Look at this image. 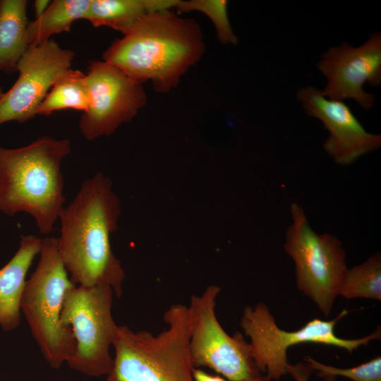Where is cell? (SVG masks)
<instances>
[{"instance_id":"cell-1","label":"cell","mask_w":381,"mask_h":381,"mask_svg":"<svg viewBox=\"0 0 381 381\" xmlns=\"http://www.w3.org/2000/svg\"><path fill=\"white\" fill-rule=\"evenodd\" d=\"M121 212L112 181L101 172L84 181L61 211L58 250L74 284L109 286L116 296H121L125 272L110 243Z\"/></svg>"},{"instance_id":"cell-2","label":"cell","mask_w":381,"mask_h":381,"mask_svg":"<svg viewBox=\"0 0 381 381\" xmlns=\"http://www.w3.org/2000/svg\"><path fill=\"white\" fill-rule=\"evenodd\" d=\"M205 50L202 31L194 19L162 10L143 16L110 44L103 59L135 81H150L157 92L167 93Z\"/></svg>"},{"instance_id":"cell-3","label":"cell","mask_w":381,"mask_h":381,"mask_svg":"<svg viewBox=\"0 0 381 381\" xmlns=\"http://www.w3.org/2000/svg\"><path fill=\"white\" fill-rule=\"evenodd\" d=\"M71 151L68 139L49 136L20 148L0 146V211L28 213L41 234H50L64 208L61 164Z\"/></svg>"},{"instance_id":"cell-4","label":"cell","mask_w":381,"mask_h":381,"mask_svg":"<svg viewBox=\"0 0 381 381\" xmlns=\"http://www.w3.org/2000/svg\"><path fill=\"white\" fill-rule=\"evenodd\" d=\"M163 319L167 328L156 336L118 326L113 365L106 381H195L188 306L172 304Z\"/></svg>"},{"instance_id":"cell-5","label":"cell","mask_w":381,"mask_h":381,"mask_svg":"<svg viewBox=\"0 0 381 381\" xmlns=\"http://www.w3.org/2000/svg\"><path fill=\"white\" fill-rule=\"evenodd\" d=\"M37 265L27 280L20 310L42 356L54 369L68 362L75 350L71 328L63 323L61 311L70 279L55 237L42 238Z\"/></svg>"},{"instance_id":"cell-6","label":"cell","mask_w":381,"mask_h":381,"mask_svg":"<svg viewBox=\"0 0 381 381\" xmlns=\"http://www.w3.org/2000/svg\"><path fill=\"white\" fill-rule=\"evenodd\" d=\"M347 313L344 310L334 320L315 318L297 330L285 331L276 324L267 306L259 302L254 306L244 308L240 325L245 336L250 339L251 357L260 373L270 380H279L288 373L287 350L291 346L315 343L339 347L352 353L360 346L380 339V327L361 338L348 339L337 337L334 332L336 323Z\"/></svg>"},{"instance_id":"cell-7","label":"cell","mask_w":381,"mask_h":381,"mask_svg":"<svg viewBox=\"0 0 381 381\" xmlns=\"http://www.w3.org/2000/svg\"><path fill=\"white\" fill-rule=\"evenodd\" d=\"M284 250L295 264L297 288L327 318L346 272V253L335 236L310 227L303 208L291 205Z\"/></svg>"},{"instance_id":"cell-8","label":"cell","mask_w":381,"mask_h":381,"mask_svg":"<svg viewBox=\"0 0 381 381\" xmlns=\"http://www.w3.org/2000/svg\"><path fill=\"white\" fill-rule=\"evenodd\" d=\"M112 289L74 285L65 296L61 320L69 326L75 350L68 366L86 376H107L113 365L110 349L118 326L112 315Z\"/></svg>"},{"instance_id":"cell-9","label":"cell","mask_w":381,"mask_h":381,"mask_svg":"<svg viewBox=\"0 0 381 381\" xmlns=\"http://www.w3.org/2000/svg\"><path fill=\"white\" fill-rule=\"evenodd\" d=\"M219 286H208L200 295H193L188 306L189 349L195 368L206 367L231 381H243L262 374L251 357L249 344L239 332L229 335L215 313Z\"/></svg>"},{"instance_id":"cell-10","label":"cell","mask_w":381,"mask_h":381,"mask_svg":"<svg viewBox=\"0 0 381 381\" xmlns=\"http://www.w3.org/2000/svg\"><path fill=\"white\" fill-rule=\"evenodd\" d=\"M86 80L89 104L82 114L79 128L88 140L112 134L146 104L143 84L104 61H91Z\"/></svg>"},{"instance_id":"cell-11","label":"cell","mask_w":381,"mask_h":381,"mask_svg":"<svg viewBox=\"0 0 381 381\" xmlns=\"http://www.w3.org/2000/svg\"><path fill=\"white\" fill-rule=\"evenodd\" d=\"M74 52L53 40L30 45L17 64L18 78L0 101V125L24 123L36 116L55 80L71 68Z\"/></svg>"},{"instance_id":"cell-12","label":"cell","mask_w":381,"mask_h":381,"mask_svg":"<svg viewBox=\"0 0 381 381\" xmlns=\"http://www.w3.org/2000/svg\"><path fill=\"white\" fill-rule=\"evenodd\" d=\"M318 69L327 82L321 95L343 101L353 99L365 110L374 107L375 97L363 90L365 83L381 84V33H372L357 47L348 42L330 47L321 55Z\"/></svg>"},{"instance_id":"cell-13","label":"cell","mask_w":381,"mask_h":381,"mask_svg":"<svg viewBox=\"0 0 381 381\" xmlns=\"http://www.w3.org/2000/svg\"><path fill=\"white\" fill-rule=\"evenodd\" d=\"M296 96L306 113L320 120L329 135L323 144L335 163L349 165L381 145V135L368 132L343 101L327 99L313 86L298 90Z\"/></svg>"},{"instance_id":"cell-14","label":"cell","mask_w":381,"mask_h":381,"mask_svg":"<svg viewBox=\"0 0 381 381\" xmlns=\"http://www.w3.org/2000/svg\"><path fill=\"white\" fill-rule=\"evenodd\" d=\"M42 238L21 235L19 248L11 259L0 269V327L8 332L20 324V303L28 272L40 253Z\"/></svg>"},{"instance_id":"cell-15","label":"cell","mask_w":381,"mask_h":381,"mask_svg":"<svg viewBox=\"0 0 381 381\" xmlns=\"http://www.w3.org/2000/svg\"><path fill=\"white\" fill-rule=\"evenodd\" d=\"M179 0H90L85 20L94 27L107 26L123 35L145 15L175 8Z\"/></svg>"},{"instance_id":"cell-16","label":"cell","mask_w":381,"mask_h":381,"mask_svg":"<svg viewBox=\"0 0 381 381\" xmlns=\"http://www.w3.org/2000/svg\"><path fill=\"white\" fill-rule=\"evenodd\" d=\"M27 4L25 0H0V71H16L30 47Z\"/></svg>"},{"instance_id":"cell-17","label":"cell","mask_w":381,"mask_h":381,"mask_svg":"<svg viewBox=\"0 0 381 381\" xmlns=\"http://www.w3.org/2000/svg\"><path fill=\"white\" fill-rule=\"evenodd\" d=\"M90 0H55L46 12L33 21H29V44L38 45L50 40L54 34L69 32L73 23L84 19Z\"/></svg>"},{"instance_id":"cell-18","label":"cell","mask_w":381,"mask_h":381,"mask_svg":"<svg viewBox=\"0 0 381 381\" xmlns=\"http://www.w3.org/2000/svg\"><path fill=\"white\" fill-rule=\"evenodd\" d=\"M89 97L86 75L71 68L61 73L38 107L36 115L49 116L56 111L74 109L85 112Z\"/></svg>"},{"instance_id":"cell-19","label":"cell","mask_w":381,"mask_h":381,"mask_svg":"<svg viewBox=\"0 0 381 381\" xmlns=\"http://www.w3.org/2000/svg\"><path fill=\"white\" fill-rule=\"evenodd\" d=\"M339 296L346 299L381 300L380 253H376L362 264L346 270Z\"/></svg>"},{"instance_id":"cell-20","label":"cell","mask_w":381,"mask_h":381,"mask_svg":"<svg viewBox=\"0 0 381 381\" xmlns=\"http://www.w3.org/2000/svg\"><path fill=\"white\" fill-rule=\"evenodd\" d=\"M226 0H179L176 5L178 13L197 11L205 14L214 25L219 42L236 45L238 42L230 24Z\"/></svg>"},{"instance_id":"cell-21","label":"cell","mask_w":381,"mask_h":381,"mask_svg":"<svg viewBox=\"0 0 381 381\" xmlns=\"http://www.w3.org/2000/svg\"><path fill=\"white\" fill-rule=\"evenodd\" d=\"M306 364L313 370L318 371L321 378L328 376H343L353 381H381V357L377 356L368 362L349 368H339L325 365L310 356L303 358Z\"/></svg>"},{"instance_id":"cell-22","label":"cell","mask_w":381,"mask_h":381,"mask_svg":"<svg viewBox=\"0 0 381 381\" xmlns=\"http://www.w3.org/2000/svg\"><path fill=\"white\" fill-rule=\"evenodd\" d=\"M313 371L308 365L302 363L296 365L289 364L288 373L291 374L296 381H308L311 372ZM325 381H336V377L328 376L323 378Z\"/></svg>"},{"instance_id":"cell-23","label":"cell","mask_w":381,"mask_h":381,"mask_svg":"<svg viewBox=\"0 0 381 381\" xmlns=\"http://www.w3.org/2000/svg\"><path fill=\"white\" fill-rule=\"evenodd\" d=\"M193 375L195 381H231L217 375L210 374L201 368H195ZM243 381H271L265 375H261L253 379Z\"/></svg>"},{"instance_id":"cell-24","label":"cell","mask_w":381,"mask_h":381,"mask_svg":"<svg viewBox=\"0 0 381 381\" xmlns=\"http://www.w3.org/2000/svg\"><path fill=\"white\" fill-rule=\"evenodd\" d=\"M50 1L36 0L34 3V8L36 18L41 17L47 10L50 5Z\"/></svg>"},{"instance_id":"cell-25","label":"cell","mask_w":381,"mask_h":381,"mask_svg":"<svg viewBox=\"0 0 381 381\" xmlns=\"http://www.w3.org/2000/svg\"><path fill=\"white\" fill-rule=\"evenodd\" d=\"M4 91H3V89H2L1 87H0V101H1V98H2V97H3V95H4Z\"/></svg>"}]
</instances>
